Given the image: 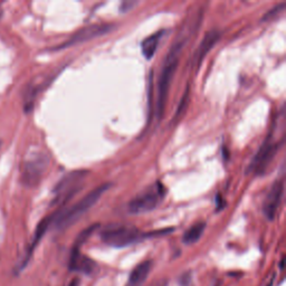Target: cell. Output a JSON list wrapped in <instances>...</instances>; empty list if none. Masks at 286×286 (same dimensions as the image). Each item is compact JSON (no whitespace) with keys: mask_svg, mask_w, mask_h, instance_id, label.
Returning <instances> with one entry per match:
<instances>
[{"mask_svg":"<svg viewBox=\"0 0 286 286\" xmlns=\"http://www.w3.org/2000/svg\"><path fill=\"white\" fill-rule=\"evenodd\" d=\"M274 280H275V274L272 275V278H271V280L269 281V283H267V285H266V286H273V284H274Z\"/></svg>","mask_w":286,"mask_h":286,"instance_id":"22","label":"cell"},{"mask_svg":"<svg viewBox=\"0 0 286 286\" xmlns=\"http://www.w3.org/2000/svg\"><path fill=\"white\" fill-rule=\"evenodd\" d=\"M99 228H100V224H94V225L90 226V227L85 228V229L83 230V232L77 236L75 243H74V246H73L72 250H73V251H81L82 246L84 245V244L86 243L87 239H89V238L92 236V235H93V234L96 232V229H99Z\"/></svg>","mask_w":286,"mask_h":286,"instance_id":"16","label":"cell"},{"mask_svg":"<svg viewBox=\"0 0 286 286\" xmlns=\"http://www.w3.org/2000/svg\"><path fill=\"white\" fill-rule=\"evenodd\" d=\"M164 34V30H160L158 33L152 34L149 37H146L144 40H142L141 43V52L144 55V57L146 59H150L153 57V55L155 53L156 48H158V45L160 43L161 38Z\"/></svg>","mask_w":286,"mask_h":286,"instance_id":"13","label":"cell"},{"mask_svg":"<svg viewBox=\"0 0 286 286\" xmlns=\"http://www.w3.org/2000/svg\"><path fill=\"white\" fill-rule=\"evenodd\" d=\"M164 195V190L162 184L156 182L154 186H151L138 195L136 198L129 202L128 208L131 214L140 215L150 213L154 210L156 206L160 204Z\"/></svg>","mask_w":286,"mask_h":286,"instance_id":"6","label":"cell"},{"mask_svg":"<svg viewBox=\"0 0 286 286\" xmlns=\"http://www.w3.org/2000/svg\"><path fill=\"white\" fill-rule=\"evenodd\" d=\"M151 269H152L151 261H145L140 263V264L131 272L130 278H129L126 286H142L143 283L146 281L147 276H149Z\"/></svg>","mask_w":286,"mask_h":286,"instance_id":"12","label":"cell"},{"mask_svg":"<svg viewBox=\"0 0 286 286\" xmlns=\"http://www.w3.org/2000/svg\"><path fill=\"white\" fill-rule=\"evenodd\" d=\"M206 223L200 221V223H196L189 228L182 236V242L184 245H192V244L197 243L201 238L202 234H204L206 229Z\"/></svg>","mask_w":286,"mask_h":286,"instance_id":"15","label":"cell"},{"mask_svg":"<svg viewBox=\"0 0 286 286\" xmlns=\"http://www.w3.org/2000/svg\"><path fill=\"white\" fill-rule=\"evenodd\" d=\"M285 7H286V3L282 2V3H279L274 6L273 8L271 9V10L267 11L264 16L262 18V21H271L273 19H276L281 13H282L285 10Z\"/></svg>","mask_w":286,"mask_h":286,"instance_id":"17","label":"cell"},{"mask_svg":"<svg viewBox=\"0 0 286 286\" xmlns=\"http://www.w3.org/2000/svg\"><path fill=\"white\" fill-rule=\"evenodd\" d=\"M219 38H220V33L216 29L210 30L205 35L204 38L200 41L199 47L197 48L195 54H193L192 65L195 66L197 70L201 65V63L204 61L206 55L213 49V47L217 44V41L219 40Z\"/></svg>","mask_w":286,"mask_h":286,"instance_id":"10","label":"cell"},{"mask_svg":"<svg viewBox=\"0 0 286 286\" xmlns=\"http://www.w3.org/2000/svg\"><path fill=\"white\" fill-rule=\"evenodd\" d=\"M189 93H190V91H189V85H188L186 91H184V94H183V96H182L181 101H180L179 107H178V109H177V112H176V114H174V118H173L174 121H178V120H180V118H181L182 114L184 113V111H186V109H187V107H188Z\"/></svg>","mask_w":286,"mask_h":286,"instance_id":"18","label":"cell"},{"mask_svg":"<svg viewBox=\"0 0 286 286\" xmlns=\"http://www.w3.org/2000/svg\"><path fill=\"white\" fill-rule=\"evenodd\" d=\"M111 187V183H103L101 186L96 187L91 192L87 193L81 200H78L76 204H74L70 208L57 210L56 213L50 215L52 221H50V227H53L57 232H62L68 227H71L81 217L87 213L96 202H98L101 197L103 196L105 191H108Z\"/></svg>","mask_w":286,"mask_h":286,"instance_id":"2","label":"cell"},{"mask_svg":"<svg viewBox=\"0 0 286 286\" xmlns=\"http://www.w3.org/2000/svg\"><path fill=\"white\" fill-rule=\"evenodd\" d=\"M138 2L137 1H130V0H127V1H123L121 3V6H120V11L124 12V11H129L130 9H132L133 7L136 6Z\"/></svg>","mask_w":286,"mask_h":286,"instance_id":"19","label":"cell"},{"mask_svg":"<svg viewBox=\"0 0 286 286\" xmlns=\"http://www.w3.org/2000/svg\"><path fill=\"white\" fill-rule=\"evenodd\" d=\"M50 221H52V217L48 216V217H46V218H44L43 220H41L40 223L38 224V226H37V228L35 230V234H34L33 242H31V244H30L28 253H27V256H26V260L24 262L25 263L24 265H26V263L28 262V260L31 256V254H33L34 250L36 248V246L38 245V243L41 241V238L44 237V235L46 234V232H47L48 228L50 227Z\"/></svg>","mask_w":286,"mask_h":286,"instance_id":"14","label":"cell"},{"mask_svg":"<svg viewBox=\"0 0 286 286\" xmlns=\"http://www.w3.org/2000/svg\"><path fill=\"white\" fill-rule=\"evenodd\" d=\"M180 284L182 286H190L191 284V276L190 274H184L183 276H181V280H180Z\"/></svg>","mask_w":286,"mask_h":286,"instance_id":"20","label":"cell"},{"mask_svg":"<svg viewBox=\"0 0 286 286\" xmlns=\"http://www.w3.org/2000/svg\"><path fill=\"white\" fill-rule=\"evenodd\" d=\"M113 28H114V26L109 25V24L90 25L87 27H84V28H82L80 30H77L75 34L72 35L70 39L66 40L65 43H63L59 46H57V47L54 48V49L55 50L64 49V48L71 47V46H74V45L85 43V41H89L91 39L96 38V37H100V36L110 33V31L112 30Z\"/></svg>","mask_w":286,"mask_h":286,"instance_id":"8","label":"cell"},{"mask_svg":"<svg viewBox=\"0 0 286 286\" xmlns=\"http://www.w3.org/2000/svg\"><path fill=\"white\" fill-rule=\"evenodd\" d=\"M68 286H80V280L74 279Z\"/></svg>","mask_w":286,"mask_h":286,"instance_id":"21","label":"cell"},{"mask_svg":"<svg viewBox=\"0 0 286 286\" xmlns=\"http://www.w3.org/2000/svg\"><path fill=\"white\" fill-rule=\"evenodd\" d=\"M70 270L73 272H78V273L91 275L98 269L96 263L92 261L91 258L83 255L81 251H73L71 253L70 263H68Z\"/></svg>","mask_w":286,"mask_h":286,"instance_id":"11","label":"cell"},{"mask_svg":"<svg viewBox=\"0 0 286 286\" xmlns=\"http://www.w3.org/2000/svg\"><path fill=\"white\" fill-rule=\"evenodd\" d=\"M284 192V181L283 180H276L272 184L269 193H267L264 202H263V213L267 219L273 220L278 213L279 207L282 201Z\"/></svg>","mask_w":286,"mask_h":286,"instance_id":"9","label":"cell"},{"mask_svg":"<svg viewBox=\"0 0 286 286\" xmlns=\"http://www.w3.org/2000/svg\"><path fill=\"white\" fill-rule=\"evenodd\" d=\"M89 176L87 170H75L63 177L54 187L55 199L53 204H65L75 193L80 190L82 183Z\"/></svg>","mask_w":286,"mask_h":286,"instance_id":"5","label":"cell"},{"mask_svg":"<svg viewBox=\"0 0 286 286\" xmlns=\"http://www.w3.org/2000/svg\"><path fill=\"white\" fill-rule=\"evenodd\" d=\"M151 286H167V283L163 282V281H159V282H156V283H154L153 285H151Z\"/></svg>","mask_w":286,"mask_h":286,"instance_id":"23","label":"cell"},{"mask_svg":"<svg viewBox=\"0 0 286 286\" xmlns=\"http://www.w3.org/2000/svg\"><path fill=\"white\" fill-rule=\"evenodd\" d=\"M189 39V33H181L171 45L168 50L167 56L164 58L162 68H161L160 77L158 81V99H156V117L160 121L163 118L165 104H167L169 89L171 85L174 74L179 65V59L181 56L184 45Z\"/></svg>","mask_w":286,"mask_h":286,"instance_id":"1","label":"cell"},{"mask_svg":"<svg viewBox=\"0 0 286 286\" xmlns=\"http://www.w3.org/2000/svg\"><path fill=\"white\" fill-rule=\"evenodd\" d=\"M280 145H282V141L279 142L274 140L273 135L270 133V135L266 137L265 141L263 142L260 149H258L255 156H254L253 160L251 161L250 165L247 167L246 172H254L256 174L264 173L272 161H273L276 152L279 151Z\"/></svg>","mask_w":286,"mask_h":286,"instance_id":"7","label":"cell"},{"mask_svg":"<svg viewBox=\"0 0 286 286\" xmlns=\"http://www.w3.org/2000/svg\"><path fill=\"white\" fill-rule=\"evenodd\" d=\"M146 237H151V232L142 233L132 226L120 224L110 225L101 232V238L107 245L118 248L132 245V244L140 242Z\"/></svg>","mask_w":286,"mask_h":286,"instance_id":"3","label":"cell"},{"mask_svg":"<svg viewBox=\"0 0 286 286\" xmlns=\"http://www.w3.org/2000/svg\"><path fill=\"white\" fill-rule=\"evenodd\" d=\"M49 158L45 152L33 150L27 153L22 163L21 181L26 187L33 188L40 182L46 169L48 167Z\"/></svg>","mask_w":286,"mask_h":286,"instance_id":"4","label":"cell"}]
</instances>
